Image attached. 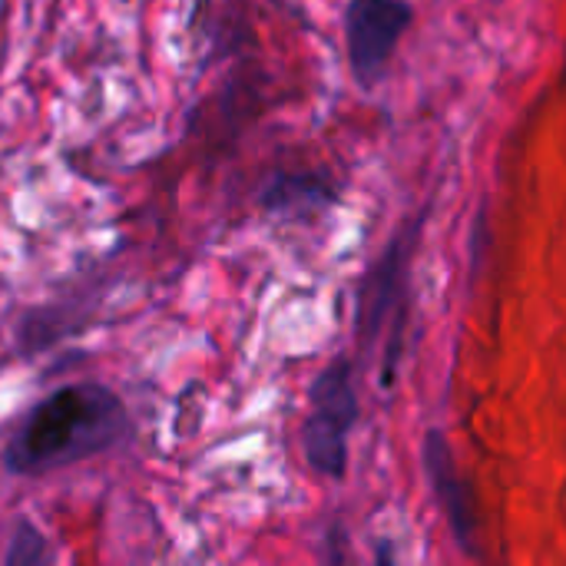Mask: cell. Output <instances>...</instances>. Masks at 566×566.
Segmentation results:
<instances>
[{
    "label": "cell",
    "mask_w": 566,
    "mask_h": 566,
    "mask_svg": "<svg viewBox=\"0 0 566 566\" xmlns=\"http://www.w3.org/2000/svg\"><path fill=\"white\" fill-rule=\"evenodd\" d=\"M133 438L126 401L103 381H73L43 395L13 428L3 448V471L13 478H46Z\"/></svg>",
    "instance_id": "cell-1"
},
{
    "label": "cell",
    "mask_w": 566,
    "mask_h": 566,
    "mask_svg": "<svg viewBox=\"0 0 566 566\" xmlns=\"http://www.w3.org/2000/svg\"><path fill=\"white\" fill-rule=\"evenodd\" d=\"M0 295H3V275H0Z\"/></svg>",
    "instance_id": "cell-9"
},
{
    "label": "cell",
    "mask_w": 566,
    "mask_h": 566,
    "mask_svg": "<svg viewBox=\"0 0 566 566\" xmlns=\"http://www.w3.org/2000/svg\"><path fill=\"white\" fill-rule=\"evenodd\" d=\"M358 415L361 405L355 385V358L335 355L308 385V415L298 431V448L312 474L325 481H345Z\"/></svg>",
    "instance_id": "cell-3"
},
{
    "label": "cell",
    "mask_w": 566,
    "mask_h": 566,
    "mask_svg": "<svg viewBox=\"0 0 566 566\" xmlns=\"http://www.w3.org/2000/svg\"><path fill=\"white\" fill-rule=\"evenodd\" d=\"M415 23V3L411 0H348L342 13V30H345V56H348V73L358 83V90L371 93L398 46L408 27Z\"/></svg>",
    "instance_id": "cell-4"
},
{
    "label": "cell",
    "mask_w": 566,
    "mask_h": 566,
    "mask_svg": "<svg viewBox=\"0 0 566 566\" xmlns=\"http://www.w3.org/2000/svg\"><path fill=\"white\" fill-rule=\"evenodd\" d=\"M484 209H488V202H481V212H478V219H474V226H471V272H474V275L481 272V259H484V252H488V245H491V239L484 242V232H488Z\"/></svg>",
    "instance_id": "cell-8"
},
{
    "label": "cell",
    "mask_w": 566,
    "mask_h": 566,
    "mask_svg": "<svg viewBox=\"0 0 566 566\" xmlns=\"http://www.w3.org/2000/svg\"><path fill=\"white\" fill-rule=\"evenodd\" d=\"M424 219L428 209L405 219L355 285L352 332L358 342V355L365 361H378V388L385 391L398 385L408 352V325L415 312L411 285Z\"/></svg>",
    "instance_id": "cell-2"
},
{
    "label": "cell",
    "mask_w": 566,
    "mask_h": 566,
    "mask_svg": "<svg viewBox=\"0 0 566 566\" xmlns=\"http://www.w3.org/2000/svg\"><path fill=\"white\" fill-rule=\"evenodd\" d=\"M338 206V189L322 172L275 169L259 189V209L275 222H312Z\"/></svg>",
    "instance_id": "cell-6"
},
{
    "label": "cell",
    "mask_w": 566,
    "mask_h": 566,
    "mask_svg": "<svg viewBox=\"0 0 566 566\" xmlns=\"http://www.w3.org/2000/svg\"><path fill=\"white\" fill-rule=\"evenodd\" d=\"M0 560L7 566H43L56 560V551H53L50 537L30 517H17Z\"/></svg>",
    "instance_id": "cell-7"
},
{
    "label": "cell",
    "mask_w": 566,
    "mask_h": 566,
    "mask_svg": "<svg viewBox=\"0 0 566 566\" xmlns=\"http://www.w3.org/2000/svg\"><path fill=\"white\" fill-rule=\"evenodd\" d=\"M421 468L431 488V497L438 511L444 514V524L454 537V544L468 554L478 557V537H481V517H478V497L471 484L464 481L454 448L441 428H428L421 438Z\"/></svg>",
    "instance_id": "cell-5"
}]
</instances>
